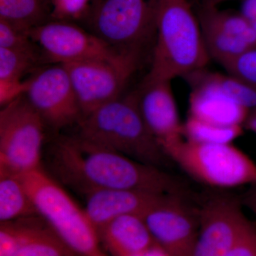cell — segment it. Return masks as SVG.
Here are the masks:
<instances>
[{
  "mask_svg": "<svg viewBox=\"0 0 256 256\" xmlns=\"http://www.w3.org/2000/svg\"><path fill=\"white\" fill-rule=\"evenodd\" d=\"M244 128L246 130L250 131L256 134V108L250 111L248 114Z\"/></svg>",
  "mask_w": 256,
  "mask_h": 256,
  "instance_id": "cell-29",
  "label": "cell"
},
{
  "mask_svg": "<svg viewBox=\"0 0 256 256\" xmlns=\"http://www.w3.org/2000/svg\"><path fill=\"white\" fill-rule=\"evenodd\" d=\"M50 0H0V20L30 32L52 20Z\"/></svg>",
  "mask_w": 256,
  "mask_h": 256,
  "instance_id": "cell-20",
  "label": "cell"
},
{
  "mask_svg": "<svg viewBox=\"0 0 256 256\" xmlns=\"http://www.w3.org/2000/svg\"><path fill=\"white\" fill-rule=\"evenodd\" d=\"M240 198L210 195L198 206L200 229L190 256H226L254 222L246 216Z\"/></svg>",
  "mask_w": 256,
  "mask_h": 256,
  "instance_id": "cell-9",
  "label": "cell"
},
{
  "mask_svg": "<svg viewBox=\"0 0 256 256\" xmlns=\"http://www.w3.org/2000/svg\"><path fill=\"white\" fill-rule=\"evenodd\" d=\"M151 78L172 80L206 68L210 60L188 0H160Z\"/></svg>",
  "mask_w": 256,
  "mask_h": 256,
  "instance_id": "cell-3",
  "label": "cell"
},
{
  "mask_svg": "<svg viewBox=\"0 0 256 256\" xmlns=\"http://www.w3.org/2000/svg\"><path fill=\"white\" fill-rule=\"evenodd\" d=\"M171 82L146 75L137 89L144 122L164 152L185 138Z\"/></svg>",
  "mask_w": 256,
  "mask_h": 256,
  "instance_id": "cell-13",
  "label": "cell"
},
{
  "mask_svg": "<svg viewBox=\"0 0 256 256\" xmlns=\"http://www.w3.org/2000/svg\"><path fill=\"white\" fill-rule=\"evenodd\" d=\"M172 162L190 178L214 190L256 185V162L230 144L194 142L184 139L165 150Z\"/></svg>",
  "mask_w": 256,
  "mask_h": 256,
  "instance_id": "cell-5",
  "label": "cell"
},
{
  "mask_svg": "<svg viewBox=\"0 0 256 256\" xmlns=\"http://www.w3.org/2000/svg\"><path fill=\"white\" fill-rule=\"evenodd\" d=\"M38 215L77 256H109L84 210L42 168L18 174Z\"/></svg>",
  "mask_w": 256,
  "mask_h": 256,
  "instance_id": "cell-4",
  "label": "cell"
},
{
  "mask_svg": "<svg viewBox=\"0 0 256 256\" xmlns=\"http://www.w3.org/2000/svg\"><path fill=\"white\" fill-rule=\"evenodd\" d=\"M50 164L56 175L82 194L94 190H129L158 194L186 193L163 169L144 164L76 136L55 140Z\"/></svg>",
  "mask_w": 256,
  "mask_h": 256,
  "instance_id": "cell-1",
  "label": "cell"
},
{
  "mask_svg": "<svg viewBox=\"0 0 256 256\" xmlns=\"http://www.w3.org/2000/svg\"><path fill=\"white\" fill-rule=\"evenodd\" d=\"M98 233L104 248L112 256H139L158 246L142 215L118 217Z\"/></svg>",
  "mask_w": 256,
  "mask_h": 256,
  "instance_id": "cell-16",
  "label": "cell"
},
{
  "mask_svg": "<svg viewBox=\"0 0 256 256\" xmlns=\"http://www.w3.org/2000/svg\"><path fill=\"white\" fill-rule=\"evenodd\" d=\"M160 0H97L86 20L90 32L120 50L144 52L154 42Z\"/></svg>",
  "mask_w": 256,
  "mask_h": 256,
  "instance_id": "cell-6",
  "label": "cell"
},
{
  "mask_svg": "<svg viewBox=\"0 0 256 256\" xmlns=\"http://www.w3.org/2000/svg\"><path fill=\"white\" fill-rule=\"evenodd\" d=\"M46 124L20 96L0 111V166L16 174L41 168Z\"/></svg>",
  "mask_w": 256,
  "mask_h": 256,
  "instance_id": "cell-7",
  "label": "cell"
},
{
  "mask_svg": "<svg viewBox=\"0 0 256 256\" xmlns=\"http://www.w3.org/2000/svg\"><path fill=\"white\" fill-rule=\"evenodd\" d=\"M86 214L96 230L111 220L129 214L144 215L163 195L129 190H94L84 194Z\"/></svg>",
  "mask_w": 256,
  "mask_h": 256,
  "instance_id": "cell-14",
  "label": "cell"
},
{
  "mask_svg": "<svg viewBox=\"0 0 256 256\" xmlns=\"http://www.w3.org/2000/svg\"><path fill=\"white\" fill-rule=\"evenodd\" d=\"M42 54L28 53L0 48V105L23 96L26 80L23 78L37 68Z\"/></svg>",
  "mask_w": 256,
  "mask_h": 256,
  "instance_id": "cell-17",
  "label": "cell"
},
{
  "mask_svg": "<svg viewBox=\"0 0 256 256\" xmlns=\"http://www.w3.org/2000/svg\"><path fill=\"white\" fill-rule=\"evenodd\" d=\"M30 34L45 60L54 64L114 60L130 52L116 50L92 32L70 22L52 20L32 28Z\"/></svg>",
  "mask_w": 256,
  "mask_h": 256,
  "instance_id": "cell-11",
  "label": "cell"
},
{
  "mask_svg": "<svg viewBox=\"0 0 256 256\" xmlns=\"http://www.w3.org/2000/svg\"><path fill=\"white\" fill-rule=\"evenodd\" d=\"M36 215L38 212L20 176L0 166V222Z\"/></svg>",
  "mask_w": 256,
  "mask_h": 256,
  "instance_id": "cell-19",
  "label": "cell"
},
{
  "mask_svg": "<svg viewBox=\"0 0 256 256\" xmlns=\"http://www.w3.org/2000/svg\"><path fill=\"white\" fill-rule=\"evenodd\" d=\"M226 256H256V225L252 223Z\"/></svg>",
  "mask_w": 256,
  "mask_h": 256,
  "instance_id": "cell-26",
  "label": "cell"
},
{
  "mask_svg": "<svg viewBox=\"0 0 256 256\" xmlns=\"http://www.w3.org/2000/svg\"><path fill=\"white\" fill-rule=\"evenodd\" d=\"M188 76L220 89L249 112L256 108V85L228 73L210 72L206 68Z\"/></svg>",
  "mask_w": 256,
  "mask_h": 256,
  "instance_id": "cell-21",
  "label": "cell"
},
{
  "mask_svg": "<svg viewBox=\"0 0 256 256\" xmlns=\"http://www.w3.org/2000/svg\"><path fill=\"white\" fill-rule=\"evenodd\" d=\"M184 78L192 88L188 116L220 126L244 127L246 109L210 84L192 76Z\"/></svg>",
  "mask_w": 256,
  "mask_h": 256,
  "instance_id": "cell-15",
  "label": "cell"
},
{
  "mask_svg": "<svg viewBox=\"0 0 256 256\" xmlns=\"http://www.w3.org/2000/svg\"><path fill=\"white\" fill-rule=\"evenodd\" d=\"M227 73L256 85V47L224 66Z\"/></svg>",
  "mask_w": 256,
  "mask_h": 256,
  "instance_id": "cell-25",
  "label": "cell"
},
{
  "mask_svg": "<svg viewBox=\"0 0 256 256\" xmlns=\"http://www.w3.org/2000/svg\"><path fill=\"white\" fill-rule=\"evenodd\" d=\"M78 126L80 138L131 159L161 169L172 162L144 122L137 90L84 116Z\"/></svg>",
  "mask_w": 256,
  "mask_h": 256,
  "instance_id": "cell-2",
  "label": "cell"
},
{
  "mask_svg": "<svg viewBox=\"0 0 256 256\" xmlns=\"http://www.w3.org/2000/svg\"><path fill=\"white\" fill-rule=\"evenodd\" d=\"M242 126H225L188 116L184 124L185 139L194 142L230 144L242 136Z\"/></svg>",
  "mask_w": 256,
  "mask_h": 256,
  "instance_id": "cell-22",
  "label": "cell"
},
{
  "mask_svg": "<svg viewBox=\"0 0 256 256\" xmlns=\"http://www.w3.org/2000/svg\"><path fill=\"white\" fill-rule=\"evenodd\" d=\"M10 256H77L42 216L33 218Z\"/></svg>",
  "mask_w": 256,
  "mask_h": 256,
  "instance_id": "cell-18",
  "label": "cell"
},
{
  "mask_svg": "<svg viewBox=\"0 0 256 256\" xmlns=\"http://www.w3.org/2000/svg\"><path fill=\"white\" fill-rule=\"evenodd\" d=\"M144 52L130 50L118 60L62 64L70 77L82 117L122 96L142 63Z\"/></svg>",
  "mask_w": 256,
  "mask_h": 256,
  "instance_id": "cell-8",
  "label": "cell"
},
{
  "mask_svg": "<svg viewBox=\"0 0 256 256\" xmlns=\"http://www.w3.org/2000/svg\"><path fill=\"white\" fill-rule=\"evenodd\" d=\"M240 13L256 32V0H244Z\"/></svg>",
  "mask_w": 256,
  "mask_h": 256,
  "instance_id": "cell-27",
  "label": "cell"
},
{
  "mask_svg": "<svg viewBox=\"0 0 256 256\" xmlns=\"http://www.w3.org/2000/svg\"><path fill=\"white\" fill-rule=\"evenodd\" d=\"M156 245L166 256H190L200 229L198 206L186 193L163 195L144 215Z\"/></svg>",
  "mask_w": 256,
  "mask_h": 256,
  "instance_id": "cell-10",
  "label": "cell"
},
{
  "mask_svg": "<svg viewBox=\"0 0 256 256\" xmlns=\"http://www.w3.org/2000/svg\"><path fill=\"white\" fill-rule=\"evenodd\" d=\"M242 206L252 212L256 216V185L249 186L248 190L240 197Z\"/></svg>",
  "mask_w": 256,
  "mask_h": 256,
  "instance_id": "cell-28",
  "label": "cell"
},
{
  "mask_svg": "<svg viewBox=\"0 0 256 256\" xmlns=\"http://www.w3.org/2000/svg\"><path fill=\"white\" fill-rule=\"evenodd\" d=\"M24 96L46 126L58 130L82 118V109L66 69L62 64L44 67L26 80Z\"/></svg>",
  "mask_w": 256,
  "mask_h": 256,
  "instance_id": "cell-12",
  "label": "cell"
},
{
  "mask_svg": "<svg viewBox=\"0 0 256 256\" xmlns=\"http://www.w3.org/2000/svg\"><path fill=\"white\" fill-rule=\"evenodd\" d=\"M97 0H50L52 20L86 21Z\"/></svg>",
  "mask_w": 256,
  "mask_h": 256,
  "instance_id": "cell-24",
  "label": "cell"
},
{
  "mask_svg": "<svg viewBox=\"0 0 256 256\" xmlns=\"http://www.w3.org/2000/svg\"><path fill=\"white\" fill-rule=\"evenodd\" d=\"M0 48L28 53L42 54L30 36V32L13 26L2 20H0Z\"/></svg>",
  "mask_w": 256,
  "mask_h": 256,
  "instance_id": "cell-23",
  "label": "cell"
},
{
  "mask_svg": "<svg viewBox=\"0 0 256 256\" xmlns=\"http://www.w3.org/2000/svg\"><path fill=\"white\" fill-rule=\"evenodd\" d=\"M227 1H229V0H206L205 2L208 3L210 4L214 5V6H218L220 3Z\"/></svg>",
  "mask_w": 256,
  "mask_h": 256,
  "instance_id": "cell-30",
  "label": "cell"
}]
</instances>
